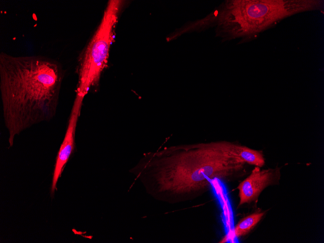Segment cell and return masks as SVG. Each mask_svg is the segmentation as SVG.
<instances>
[{"mask_svg": "<svg viewBox=\"0 0 324 243\" xmlns=\"http://www.w3.org/2000/svg\"><path fill=\"white\" fill-rule=\"evenodd\" d=\"M82 102L74 100L64 140L61 145L56 157L53 173L50 188V195L53 196L57 190V184L59 178L68 162L75 148V135L79 117L80 115Z\"/></svg>", "mask_w": 324, "mask_h": 243, "instance_id": "8992f818", "label": "cell"}, {"mask_svg": "<svg viewBox=\"0 0 324 243\" xmlns=\"http://www.w3.org/2000/svg\"><path fill=\"white\" fill-rule=\"evenodd\" d=\"M265 211H257L243 217L234 227V234L239 238L247 234L262 219Z\"/></svg>", "mask_w": 324, "mask_h": 243, "instance_id": "ba28073f", "label": "cell"}, {"mask_svg": "<svg viewBox=\"0 0 324 243\" xmlns=\"http://www.w3.org/2000/svg\"><path fill=\"white\" fill-rule=\"evenodd\" d=\"M323 1L315 0H226L204 18L188 25L190 32L215 27L223 40H247L282 19L307 11L321 9Z\"/></svg>", "mask_w": 324, "mask_h": 243, "instance_id": "3957f363", "label": "cell"}, {"mask_svg": "<svg viewBox=\"0 0 324 243\" xmlns=\"http://www.w3.org/2000/svg\"><path fill=\"white\" fill-rule=\"evenodd\" d=\"M62 68L40 56L0 54V92L10 147L24 130L55 115L63 80Z\"/></svg>", "mask_w": 324, "mask_h": 243, "instance_id": "7a4b0ae2", "label": "cell"}, {"mask_svg": "<svg viewBox=\"0 0 324 243\" xmlns=\"http://www.w3.org/2000/svg\"><path fill=\"white\" fill-rule=\"evenodd\" d=\"M280 177V167L261 169L260 167L255 166L250 174L237 186L238 206L257 201L265 188L279 183Z\"/></svg>", "mask_w": 324, "mask_h": 243, "instance_id": "5b68a950", "label": "cell"}, {"mask_svg": "<svg viewBox=\"0 0 324 243\" xmlns=\"http://www.w3.org/2000/svg\"><path fill=\"white\" fill-rule=\"evenodd\" d=\"M123 1L108 2L97 30L85 48L78 67L76 97L83 100L91 87L97 85L106 67L114 28Z\"/></svg>", "mask_w": 324, "mask_h": 243, "instance_id": "277c9868", "label": "cell"}, {"mask_svg": "<svg viewBox=\"0 0 324 243\" xmlns=\"http://www.w3.org/2000/svg\"><path fill=\"white\" fill-rule=\"evenodd\" d=\"M246 164L230 150L228 141H212L146 153L132 173L152 197L177 204L203 195L213 180L226 183L242 178Z\"/></svg>", "mask_w": 324, "mask_h": 243, "instance_id": "6da1fadb", "label": "cell"}, {"mask_svg": "<svg viewBox=\"0 0 324 243\" xmlns=\"http://www.w3.org/2000/svg\"><path fill=\"white\" fill-rule=\"evenodd\" d=\"M228 146L230 150L247 164L260 168L264 165L265 162L262 151L229 141Z\"/></svg>", "mask_w": 324, "mask_h": 243, "instance_id": "52a82bcc", "label": "cell"}]
</instances>
